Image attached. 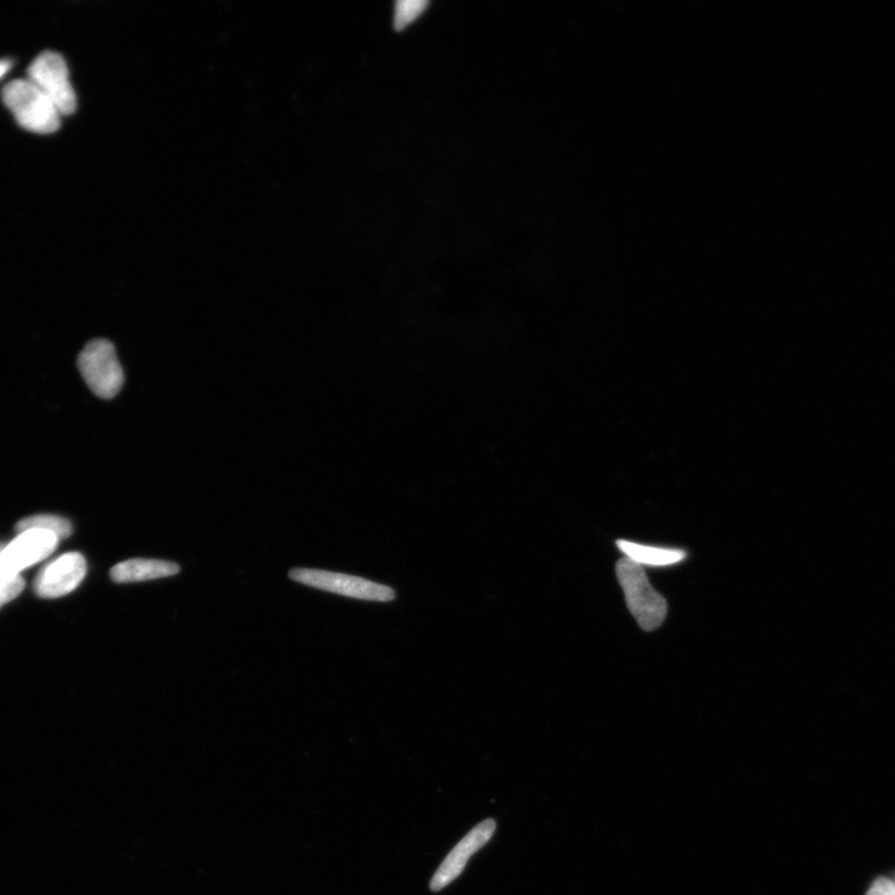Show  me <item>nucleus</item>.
<instances>
[{
  "mask_svg": "<svg viewBox=\"0 0 895 895\" xmlns=\"http://www.w3.org/2000/svg\"><path fill=\"white\" fill-rule=\"evenodd\" d=\"M867 895H895V881L878 878L872 884Z\"/></svg>",
  "mask_w": 895,
  "mask_h": 895,
  "instance_id": "nucleus-14",
  "label": "nucleus"
},
{
  "mask_svg": "<svg viewBox=\"0 0 895 895\" xmlns=\"http://www.w3.org/2000/svg\"><path fill=\"white\" fill-rule=\"evenodd\" d=\"M87 565L79 552H70L38 573L34 591L39 597L58 599L73 592L86 576Z\"/></svg>",
  "mask_w": 895,
  "mask_h": 895,
  "instance_id": "nucleus-7",
  "label": "nucleus"
},
{
  "mask_svg": "<svg viewBox=\"0 0 895 895\" xmlns=\"http://www.w3.org/2000/svg\"><path fill=\"white\" fill-rule=\"evenodd\" d=\"M617 547L627 559L641 566H669L686 559L683 550L641 545L626 540L617 541Z\"/></svg>",
  "mask_w": 895,
  "mask_h": 895,
  "instance_id": "nucleus-10",
  "label": "nucleus"
},
{
  "mask_svg": "<svg viewBox=\"0 0 895 895\" xmlns=\"http://www.w3.org/2000/svg\"><path fill=\"white\" fill-rule=\"evenodd\" d=\"M428 4L426 2H417V0H408V2H399L396 4L395 25L397 29H404L409 23L414 22Z\"/></svg>",
  "mask_w": 895,
  "mask_h": 895,
  "instance_id": "nucleus-12",
  "label": "nucleus"
},
{
  "mask_svg": "<svg viewBox=\"0 0 895 895\" xmlns=\"http://www.w3.org/2000/svg\"><path fill=\"white\" fill-rule=\"evenodd\" d=\"M10 67H12V63H10L9 60H0V79L6 76Z\"/></svg>",
  "mask_w": 895,
  "mask_h": 895,
  "instance_id": "nucleus-15",
  "label": "nucleus"
},
{
  "mask_svg": "<svg viewBox=\"0 0 895 895\" xmlns=\"http://www.w3.org/2000/svg\"><path fill=\"white\" fill-rule=\"evenodd\" d=\"M290 577L303 583V585L337 593V595L351 599L375 602H391L396 599L395 590L388 586L379 585V583L365 579L344 575V573L295 569L290 572Z\"/></svg>",
  "mask_w": 895,
  "mask_h": 895,
  "instance_id": "nucleus-5",
  "label": "nucleus"
},
{
  "mask_svg": "<svg viewBox=\"0 0 895 895\" xmlns=\"http://www.w3.org/2000/svg\"><path fill=\"white\" fill-rule=\"evenodd\" d=\"M79 370L89 388L100 398H114L124 386L123 367L115 346L107 340L89 342L79 356Z\"/></svg>",
  "mask_w": 895,
  "mask_h": 895,
  "instance_id": "nucleus-3",
  "label": "nucleus"
},
{
  "mask_svg": "<svg viewBox=\"0 0 895 895\" xmlns=\"http://www.w3.org/2000/svg\"><path fill=\"white\" fill-rule=\"evenodd\" d=\"M894 881H895V878H894Z\"/></svg>",
  "mask_w": 895,
  "mask_h": 895,
  "instance_id": "nucleus-17",
  "label": "nucleus"
},
{
  "mask_svg": "<svg viewBox=\"0 0 895 895\" xmlns=\"http://www.w3.org/2000/svg\"><path fill=\"white\" fill-rule=\"evenodd\" d=\"M53 532L44 530H27L0 550V579L19 576L23 570L49 558L59 544Z\"/></svg>",
  "mask_w": 895,
  "mask_h": 895,
  "instance_id": "nucleus-6",
  "label": "nucleus"
},
{
  "mask_svg": "<svg viewBox=\"0 0 895 895\" xmlns=\"http://www.w3.org/2000/svg\"><path fill=\"white\" fill-rule=\"evenodd\" d=\"M616 573L625 592L627 607L639 627L646 632L660 627L667 617V601L653 589L645 569L623 558L617 562Z\"/></svg>",
  "mask_w": 895,
  "mask_h": 895,
  "instance_id": "nucleus-1",
  "label": "nucleus"
},
{
  "mask_svg": "<svg viewBox=\"0 0 895 895\" xmlns=\"http://www.w3.org/2000/svg\"><path fill=\"white\" fill-rule=\"evenodd\" d=\"M179 571L175 562L134 559L117 563L110 575L114 582L131 583L174 576Z\"/></svg>",
  "mask_w": 895,
  "mask_h": 895,
  "instance_id": "nucleus-9",
  "label": "nucleus"
},
{
  "mask_svg": "<svg viewBox=\"0 0 895 895\" xmlns=\"http://www.w3.org/2000/svg\"><path fill=\"white\" fill-rule=\"evenodd\" d=\"M3 102L17 123L30 133L50 135L62 124L55 105L29 79L9 83L3 90Z\"/></svg>",
  "mask_w": 895,
  "mask_h": 895,
  "instance_id": "nucleus-2",
  "label": "nucleus"
},
{
  "mask_svg": "<svg viewBox=\"0 0 895 895\" xmlns=\"http://www.w3.org/2000/svg\"><path fill=\"white\" fill-rule=\"evenodd\" d=\"M497 829L495 820H486L472 829L452 850L430 881V889L439 892L465 871L468 861L491 840Z\"/></svg>",
  "mask_w": 895,
  "mask_h": 895,
  "instance_id": "nucleus-8",
  "label": "nucleus"
},
{
  "mask_svg": "<svg viewBox=\"0 0 895 895\" xmlns=\"http://www.w3.org/2000/svg\"><path fill=\"white\" fill-rule=\"evenodd\" d=\"M0 550H2V548H0Z\"/></svg>",
  "mask_w": 895,
  "mask_h": 895,
  "instance_id": "nucleus-16",
  "label": "nucleus"
},
{
  "mask_svg": "<svg viewBox=\"0 0 895 895\" xmlns=\"http://www.w3.org/2000/svg\"><path fill=\"white\" fill-rule=\"evenodd\" d=\"M28 76L49 100L62 116L72 115L77 107V100L69 69L62 55L53 52L40 54L29 66Z\"/></svg>",
  "mask_w": 895,
  "mask_h": 895,
  "instance_id": "nucleus-4",
  "label": "nucleus"
},
{
  "mask_svg": "<svg viewBox=\"0 0 895 895\" xmlns=\"http://www.w3.org/2000/svg\"><path fill=\"white\" fill-rule=\"evenodd\" d=\"M44 530L53 532L59 539H66L73 534L72 522L55 516H35L23 519L17 524V531Z\"/></svg>",
  "mask_w": 895,
  "mask_h": 895,
  "instance_id": "nucleus-11",
  "label": "nucleus"
},
{
  "mask_svg": "<svg viewBox=\"0 0 895 895\" xmlns=\"http://www.w3.org/2000/svg\"><path fill=\"white\" fill-rule=\"evenodd\" d=\"M25 582L22 577L0 579V607L14 600L24 590Z\"/></svg>",
  "mask_w": 895,
  "mask_h": 895,
  "instance_id": "nucleus-13",
  "label": "nucleus"
}]
</instances>
